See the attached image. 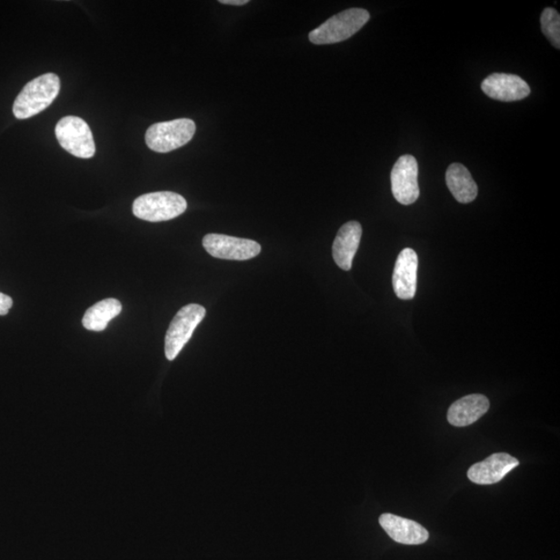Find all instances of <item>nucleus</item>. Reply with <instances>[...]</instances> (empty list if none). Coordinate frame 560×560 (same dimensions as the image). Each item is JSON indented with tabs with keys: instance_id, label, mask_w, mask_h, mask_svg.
I'll use <instances>...</instances> for the list:
<instances>
[{
	"instance_id": "nucleus-9",
	"label": "nucleus",
	"mask_w": 560,
	"mask_h": 560,
	"mask_svg": "<svg viewBox=\"0 0 560 560\" xmlns=\"http://www.w3.org/2000/svg\"><path fill=\"white\" fill-rule=\"evenodd\" d=\"M483 92L488 97L504 102L525 99L530 87L525 80L513 74L495 73L485 78L482 84Z\"/></svg>"
},
{
	"instance_id": "nucleus-3",
	"label": "nucleus",
	"mask_w": 560,
	"mask_h": 560,
	"mask_svg": "<svg viewBox=\"0 0 560 560\" xmlns=\"http://www.w3.org/2000/svg\"><path fill=\"white\" fill-rule=\"evenodd\" d=\"M187 209L185 198L172 191L140 195L134 203L135 215L150 223L172 220L179 217Z\"/></svg>"
},
{
	"instance_id": "nucleus-4",
	"label": "nucleus",
	"mask_w": 560,
	"mask_h": 560,
	"mask_svg": "<svg viewBox=\"0 0 560 560\" xmlns=\"http://www.w3.org/2000/svg\"><path fill=\"white\" fill-rule=\"evenodd\" d=\"M195 131V123L189 119L156 123L147 129L145 143L154 152L168 153L187 145Z\"/></svg>"
},
{
	"instance_id": "nucleus-6",
	"label": "nucleus",
	"mask_w": 560,
	"mask_h": 560,
	"mask_svg": "<svg viewBox=\"0 0 560 560\" xmlns=\"http://www.w3.org/2000/svg\"><path fill=\"white\" fill-rule=\"evenodd\" d=\"M205 316V308L200 305H188L180 309L165 336V356L168 360H175L179 355Z\"/></svg>"
},
{
	"instance_id": "nucleus-14",
	"label": "nucleus",
	"mask_w": 560,
	"mask_h": 560,
	"mask_svg": "<svg viewBox=\"0 0 560 560\" xmlns=\"http://www.w3.org/2000/svg\"><path fill=\"white\" fill-rule=\"evenodd\" d=\"M490 409L487 396L469 395L455 402L447 412L448 423L455 426H467L477 422Z\"/></svg>"
},
{
	"instance_id": "nucleus-1",
	"label": "nucleus",
	"mask_w": 560,
	"mask_h": 560,
	"mask_svg": "<svg viewBox=\"0 0 560 560\" xmlns=\"http://www.w3.org/2000/svg\"><path fill=\"white\" fill-rule=\"evenodd\" d=\"M61 91L60 77L55 73L29 81L14 102L13 113L18 120H26L39 115L53 105Z\"/></svg>"
},
{
	"instance_id": "nucleus-16",
	"label": "nucleus",
	"mask_w": 560,
	"mask_h": 560,
	"mask_svg": "<svg viewBox=\"0 0 560 560\" xmlns=\"http://www.w3.org/2000/svg\"><path fill=\"white\" fill-rule=\"evenodd\" d=\"M122 308L119 300L114 298L102 300L87 309L83 319V325L91 331L105 330L108 323L121 314Z\"/></svg>"
},
{
	"instance_id": "nucleus-5",
	"label": "nucleus",
	"mask_w": 560,
	"mask_h": 560,
	"mask_svg": "<svg viewBox=\"0 0 560 560\" xmlns=\"http://www.w3.org/2000/svg\"><path fill=\"white\" fill-rule=\"evenodd\" d=\"M55 135L64 150L73 156L90 159L95 153L92 131L87 123L78 116L68 115L57 123Z\"/></svg>"
},
{
	"instance_id": "nucleus-8",
	"label": "nucleus",
	"mask_w": 560,
	"mask_h": 560,
	"mask_svg": "<svg viewBox=\"0 0 560 560\" xmlns=\"http://www.w3.org/2000/svg\"><path fill=\"white\" fill-rule=\"evenodd\" d=\"M417 176L418 165L414 156L404 155L395 162L392 172V190L397 202L409 205L418 200Z\"/></svg>"
},
{
	"instance_id": "nucleus-18",
	"label": "nucleus",
	"mask_w": 560,
	"mask_h": 560,
	"mask_svg": "<svg viewBox=\"0 0 560 560\" xmlns=\"http://www.w3.org/2000/svg\"><path fill=\"white\" fill-rule=\"evenodd\" d=\"M13 307V299L4 293H0V315H5L9 314L10 309Z\"/></svg>"
},
{
	"instance_id": "nucleus-19",
	"label": "nucleus",
	"mask_w": 560,
	"mask_h": 560,
	"mask_svg": "<svg viewBox=\"0 0 560 560\" xmlns=\"http://www.w3.org/2000/svg\"><path fill=\"white\" fill-rule=\"evenodd\" d=\"M219 3L230 5H247L249 2L248 0H220Z\"/></svg>"
},
{
	"instance_id": "nucleus-12",
	"label": "nucleus",
	"mask_w": 560,
	"mask_h": 560,
	"mask_svg": "<svg viewBox=\"0 0 560 560\" xmlns=\"http://www.w3.org/2000/svg\"><path fill=\"white\" fill-rule=\"evenodd\" d=\"M380 525L395 542L404 545H420L429 540L427 530L415 521L393 514H383Z\"/></svg>"
},
{
	"instance_id": "nucleus-7",
	"label": "nucleus",
	"mask_w": 560,
	"mask_h": 560,
	"mask_svg": "<svg viewBox=\"0 0 560 560\" xmlns=\"http://www.w3.org/2000/svg\"><path fill=\"white\" fill-rule=\"evenodd\" d=\"M203 245L212 256L231 261L254 259L260 255L262 250L259 243L254 240L235 238L220 234L205 235L203 239Z\"/></svg>"
},
{
	"instance_id": "nucleus-15",
	"label": "nucleus",
	"mask_w": 560,
	"mask_h": 560,
	"mask_svg": "<svg viewBox=\"0 0 560 560\" xmlns=\"http://www.w3.org/2000/svg\"><path fill=\"white\" fill-rule=\"evenodd\" d=\"M446 185L455 200L461 204L474 202L478 194L473 176L468 169L460 164H454L447 168Z\"/></svg>"
},
{
	"instance_id": "nucleus-2",
	"label": "nucleus",
	"mask_w": 560,
	"mask_h": 560,
	"mask_svg": "<svg viewBox=\"0 0 560 560\" xmlns=\"http://www.w3.org/2000/svg\"><path fill=\"white\" fill-rule=\"evenodd\" d=\"M370 17V13L364 9L338 13L309 33V41L315 45H327L348 40L367 24Z\"/></svg>"
},
{
	"instance_id": "nucleus-13",
	"label": "nucleus",
	"mask_w": 560,
	"mask_h": 560,
	"mask_svg": "<svg viewBox=\"0 0 560 560\" xmlns=\"http://www.w3.org/2000/svg\"><path fill=\"white\" fill-rule=\"evenodd\" d=\"M361 235H363V227L357 221H349L338 231L334 242L333 255L335 264L341 269L351 270L354 256L360 245Z\"/></svg>"
},
{
	"instance_id": "nucleus-10",
	"label": "nucleus",
	"mask_w": 560,
	"mask_h": 560,
	"mask_svg": "<svg viewBox=\"0 0 560 560\" xmlns=\"http://www.w3.org/2000/svg\"><path fill=\"white\" fill-rule=\"evenodd\" d=\"M519 466V461L513 455L499 453L494 454L483 462L474 464L468 470L469 480L477 485H492L499 483Z\"/></svg>"
},
{
	"instance_id": "nucleus-17",
	"label": "nucleus",
	"mask_w": 560,
	"mask_h": 560,
	"mask_svg": "<svg viewBox=\"0 0 560 560\" xmlns=\"http://www.w3.org/2000/svg\"><path fill=\"white\" fill-rule=\"evenodd\" d=\"M542 31L555 48H560V16L559 13L547 7L541 17Z\"/></svg>"
},
{
	"instance_id": "nucleus-11",
	"label": "nucleus",
	"mask_w": 560,
	"mask_h": 560,
	"mask_svg": "<svg viewBox=\"0 0 560 560\" xmlns=\"http://www.w3.org/2000/svg\"><path fill=\"white\" fill-rule=\"evenodd\" d=\"M418 257L414 249L405 248L397 256L393 275L397 298L414 299L416 294Z\"/></svg>"
}]
</instances>
